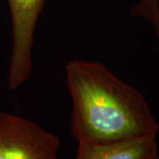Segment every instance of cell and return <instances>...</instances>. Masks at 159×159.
Instances as JSON below:
<instances>
[{
	"label": "cell",
	"mask_w": 159,
	"mask_h": 159,
	"mask_svg": "<svg viewBox=\"0 0 159 159\" xmlns=\"http://www.w3.org/2000/svg\"><path fill=\"white\" fill-rule=\"evenodd\" d=\"M66 76L73 104L71 132L78 143L102 145L157 136L159 123L144 96L103 64L71 60Z\"/></svg>",
	"instance_id": "6da1fadb"
},
{
	"label": "cell",
	"mask_w": 159,
	"mask_h": 159,
	"mask_svg": "<svg viewBox=\"0 0 159 159\" xmlns=\"http://www.w3.org/2000/svg\"><path fill=\"white\" fill-rule=\"evenodd\" d=\"M59 138L29 119L0 112V159H58Z\"/></svg>",
	"instance_id": "7a4b0ae2"
},
{
	"label": "cell",
	"mask_w": 159,
	"mask_h": 159,
	"mask_svg": "<svg viewBox=\"0 0 159 159\" xmlns=\"http://www.w3.org/2000/svg\"><path fill=\"white\" fill-rule=\"evenodd\" d=\"M48 0H7L11 18L12 47L8 69V87L15 90L31 75L34 32Z\"/></svg>",
	"instance_id": "3957f363"
},
{
	"label": "cell",
	"mask_w": 159,
	"mask_h": 159,
	"mask_svg": "<svg viewBox=\"0 0 159 159\" xmlns=\"http://www.w3.org/2000/svg\"><path fill=\"white\" fill-rule=\"evenodd\" d=\"M157 155V136H148L102 145L78 143L75 159H152Z\"/></svg>",
	"instance_id": "277c9868"
},
{
	"label": "cell",
	"mask_w": 159,
	"mask_h": 159,
	"mask_svg": "<svg viewBox=\"0 0 159 159\" xmlns=\"http://www.w3.org/2000/svg\"><path fill=\"white\" fill-rule=\"evenodd\" d=\"M131 14L150 23L159 38V0H140L132 8Z\"/></svg>",
	"instance_id": "5b68a950"
},
{
	"label": "cell",
	"mask_w": 159,
	"mask_h": 159,
	"mask_svg": "<svg viewBox=\"0 0 159 159\" xmlns=\"http://www.w3.org/2000/svg\"><path fill=\"white\" fill-rule=\"evenodd\" d=\"M152 159H159V155H157L156 157H154Z\"/></svg>",
	"instance_id": "8992f818"
}]
</instances>
